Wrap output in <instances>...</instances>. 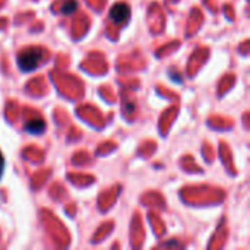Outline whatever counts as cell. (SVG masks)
Wrapping results in <instances>:
<instances>
[{"mask_svg":"<svg viewBox=\"0 0 250 250\" xmlns=\"http://www.w3.org/2000/svg\"><path fill=\"white\" fill-rule=\"evenodd\" d=\"M44 57V51L40 48H28L19 53L18 56V66L22 72H31L38 67Z\"/></svg>","mask_w":250,"mask_h":250,"instance_id":"obj_1","label":"cell"},{"mask_svg":"<svg viewBox=\"0 0 250 250\" xmlns=\"http://www.w3.org/2000/svg\"><path fill=\"white\" fill-rule=\"evenodd\" d=\"M130 16V7L126 3H116L110 10V18L114 23H125Z\"/></svg>","mask_w":250,"mask_h":250,"instance_id":"obj_2","label":"cell"},{"mask_svg":"<svg viewBox=\"0 0 250 250\" xmlns=\"http://www.w3.org/2000/svg\"><path fill=\"white\" fill-rule=\"evenodd\" d=\"M25 130H26L28 133H31V135H40V133H42V132L45 130V123H44V120H41V119L31 120V122L26 123Z\"/></svg>","mask_w":250,"mask_h":250,"instance_id":"obj_3","label":"cell"},{"mask_svg":"<svg viewBox=\"0 0 250 250\" xmlns=\"http://www.w3.org/2000/svg\"><path fill=\"white\" fill-rule=\"evenodd\" d=\"M76 7H78L76 0H66V1H64V4L62 6V12H63L64 15H70L72 12H75V10H76Z\"/></svg>","mask_w":250,"mask_h":250,"instance_id":"obj_4","label":"cell"},{"mask_svg":"<svg viewBox=\"0 0 250 250\" xmlns=\"http://www.w3.org/2000/svg\"><path fill=\"white\" fill-rule=\"evenodd\" d=\"M3 168H4V160L0 154V179H1V174H3Z\"/></svg>","mask_w":250,"mask_h":250,"instance_id":"obj_5","label":"cell"}]
</instances>
